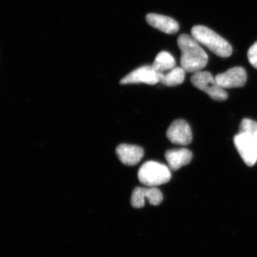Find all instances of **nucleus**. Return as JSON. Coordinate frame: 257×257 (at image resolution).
Masks as SVG:
<instances>
[{
  "label": "nucleus",
  "mask_w": 257,
  "mask_h": 257,
  "mask_svg": "<svg viewBox=\"0 0 257 257\" xmlns=\"http://www.w3.org/2000/svg\"><path fill=\"white\" fill-rule=\"evenodd\" d=\"M191 82L194 87L207 93L214 100L224 101L227 99V93L218 84L215 77L210 72L207 71L195 72L191 77Z\"/></svg>",
  "instance_id": "obj_4"
},
{
  "label": "nucleus",
  "mask_w": 257,
  "mask_h": 257,
  "mask_svg": "<svg viewBox=\"0 0 257 257\" xmlns=\"http://www.w3.org/2000/svg\"><path fill=\"white\" fill-rule=\"evenodd\" d=\"M145 188L144 187H137L133 191L131 197V204L133 207L137 209L143 208L145 204Z\"/></svg>",
  "instance_id": "obj_15"
},
{
  "label": "nucleus",
  "mask_w": 257,
  "mask_h": 257,
  "mask_svg": "<svg viewBox=\"0 0 257 257\" xmlns=\"http://www.w3.org/2000/svg\"><path fill=\"white\" fill-rule=\"evenodd\" d=\"M192 153L186 148L171 150L166 152L165 158L171 170L177 171L188 165L192 160Z\"/></svg>",
  "instance_id": "obj_11"
},
{
  "label": "nucleus",
  "mask_w": 257,
  "mask_h": 257,
  "mask_svg": "<svg viewBox=\"0 0 257 257\" xmlns=\"http://www.w3.org/2000/svg\"><path fill=\"white\" fill-rule=\"evenodd\" d=\"M145 196L150 204L153 206L159 205L163 200L162 193L157 187H148L145 188Z\"/></svg>",
  "instance_id": "obj_14"
},
{
  "label": "nucleus",
  "mask_w": 257,
  "mask_h": 257,
  "mask_svg": "<svg viewBox=\"0 0 257 257\" xmlns=\"http://www.w3.org/2000/svg\"><path fill=\"white\" fill-rule=\"evenodd\" d=\"M216 82L223 89L241 87L246 84V72L241 67H235L228 69L215 77Z\"/></svg>",
  "instance_id": "obj_7"
},
{
  "label": "nucleus",
  "mask_w": 257,
  "mask_h": 257,
  "mask_svg": "<svg viewBox=\"0 0 257 257\" xmlns=\"http://www.w3.org/2000/svg\"><path fill=\"white\" fill-rule=\"evenodd\" d=\"M167 138L171 143L179 145H188L192 141L190 126L184 119L175 120L167 132Z\"/></svg>",
  "instance_id": "obj_8"
},
{
  "label": "nucleus",
  "mask_w": 257,
  "mask_h": 257,
  "mask_svg": "<svg viewBox=\"0 0 257 257\" xmlns=\"http://www.w3.org/2000/svg\"><path fill=\"white\" fill-rule=\"evenodd\" d=\"M186 71L182 67H175L172 70L162 74L161 83L168 87L179 85L184 82Z\"/></svg>",
  "instance_id": "obj_13"
},
{
  "label": "nucleus",
  "mask_w": 257,
  "mask_h": 257,
  "mask_svg": "<svg viewBox=\"0 0 257 257\" xmlns=\"http://www.w3.org/2000/svg\"><path fill=\"white\" fill-rule=\"evenodd\" d=\"M171 177L170 170L167 166L154 161L145 162L138 172L140 182L150 187L167 183Z\"/></svg>",
  "instance_id": "obj_3"
},
{
  "label": "nucleus",
  "mask_w": 257,
  "mask_h": 257,
  "mask_svg": "<svg viewBox=\"0 0 257 257\" xmlns=\"http://www.w3.org/2000/svg\"><path fill=\"white\" fill-rule=\"evenodd\" d=\"M191 33L199 44L219 57H229L232 54V47L229 42L207 27L196 25L192 28Z\"/></svg>",
  "instance_id": "obj_2"
},
{
  "label": "nucleus",
  "mask_w": 257,
  "mask_h": 257,
  "mask_svg": "<svg viewBox=\"0 0 257 257\" xmlns=\"http://www.w3.org/2000/svg\"><path fill=\"white\" fill-rule=\"evenodd\" d=\"M146 20L150 26L168 35L177 33L179 30L178 23L174 19L165 15L150 13L147 15Z\"/></svg>",
  "instance_id": "obj_9"
},
{
  "label": "nucleus",
  "mask_w": 257,
  "mask_h": 257,
  "mask_svg": "<svg viewBox=\"0 0 257 257\" xmlns=\"http://www.w3.org/2000/svg\"><path fill=\"white\" fill-rule=\"evenodd\" d=\"M177 45L182 52L181 67L186 72L195 73L202 71L207 66V54L194 37L182 34L178 37Z\"/></svg>",
  "instance_id": "obj_1"
},
{
  "label": "nucleus",
  "mask_w": 257,
  "mask_h": 257,
  "mask_svg": "<svg viewBox=\"0 0 257 257\" xmlns=\"http://www.w3.org/2000/svg\"><path fill=\"white\" fill-rule=\"evenodd\" d=\"M247 57L249 63L255 69H257V42L248 49Z\"/></svg>",
  "instance_id": "obj_17"
},
{
  "label": "nucleus",
  "mask_w": 257,
  "mask_h": 257,
  "mask_svg": "<svg viewBox=\"0 0 257 257\" xmlns=\"http://www.w3.org/2000/svg\"><path fill=\"white\" fill-rule=\"evenodd\" d=\"M252 137L253 139H254L255 141H256L257 143V130L256 131V133H254V135H253Z\"/></svg>",
  "instance_id": "obj_18"
},
{
  "label": "nucleus",
  "mask_w": 257,
  "mask_h": 257,
  "mask_svg": "<svg viewBox=\"0 0 257 257\" xmlns=\"http://www.w3.org/2000/svg\"><path fill=\"white\" fill-rule=\"evenodd\" d=\"M234 145L246 165L251 167L257 162V143L252 136L239 133L234 137Z\"/></svg>",
  "instance_id": "obj_5"
},
{
  "label": "nucleus",
  "mask_w": 257,
  "mask_h": 257,
  "mask_svg": "<svg viewBox=\"0 0 257 257\" xmlns=\"http://www.w3.org/2000/svg\"><path fill=\"white\" fill-rule=\"evenodd\" d=\"M257 130V122L250 119H243L240 124L239 133L253 136Z\"/></svg>",
  "instance_id": "obj_16"
},
{
  "label": "nucleus",
  "mask_w": 257,
  "mask_h": 257,
  "mask_svg": "<svg viewBox=\"0 0 257 257\" xmlns=\"http://www.w3.org/2000/svg\"><path fill=\"white\" fill-rule=\"evenodd\" d=\"M152 67L161 74H165L176 67V61L173 56L168 52H161L157 55Z\"/></svg>",
  "instance_id": "obj_12"
},
{
  "label": "nucleus",
  "mask_w": 257,
  "mask_h": 257,
  "mask_svg": "<svg viewBox=\"0 0 257 257\" xmlns=\"http://www.w3.org/2000/svg\"><path fill=\"white\" fill-rule=\"evenodd\" d=\"M162 74L157 72L152 66H144L134 70L124 77L120 83L121 84H144L155 85L161 82Z\"/></svg>",
  "instance_id": "obj_6"
},
{
  "label": "nucleus",
  "mask_w": 257,
  "mask_h": 257,
  "mask_svg": "<svg viewBox=\"0 0 257 257\" xmlns=\"http://www.w3.org/2000/svg\"><path fill=\"white\" fill-rule=\"evenodd\" d=\"M116 153L118 158L125 165H138L144 157V150L136 145L122 144L116 147Z\"/></svg>",
  "instance_id": "obj_10"
}]
</instances>
